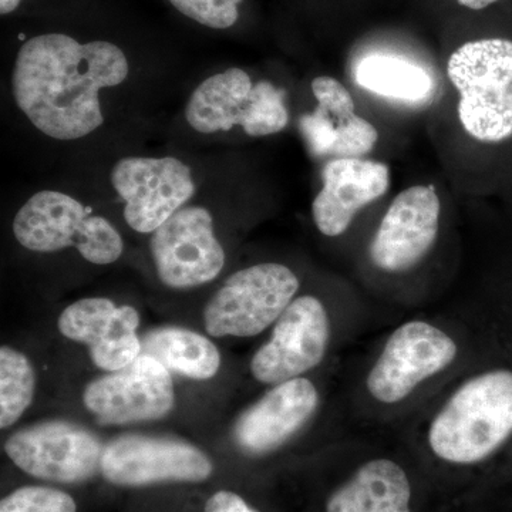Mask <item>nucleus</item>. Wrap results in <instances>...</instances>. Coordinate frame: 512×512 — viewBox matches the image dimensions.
Wrapping results in <instances>:
<instances>
[{"mask_svg":"<svg viewBox=\"0 0 512 512\" xmlns=\"http://www.w3.org/2000/svg\"><path fill=\"white\" fill-rule=\"evenodd\" d=\"M123 50L63 33L32 37L16 56L13 97L37 130L56 140L89 136L103 124L99 93L127 79Z\"/></svg>","mask_w":512,"mask_h":512,"instance_id":"f257e3e1","label":"nucleus"},{"mask_svg":"<svg viewBox=\"0 0 512 512\" xmlns=\"http://www.w3.org/2000/svg\"><path fill=\"white\" fill-rule=\"evenodd\" d=\"M512 434V372L493 370L467 380L434 417L431 450L454 464L480 463Z\"/></svg>","mask_w":512,"mask_h":512,"instance_id":"f03ea898","label":"nucleus"},{"mask_svg":"<svg viewBox=\"0 0 512 512\" xmlns=\"http://www.w3.org/2000/svg\"><path fill=\"white\" fill-rule=\"evenodd\" d=\"M460 94L461 126L483 143L512 137V42L481 39L458 47L447 64Z\"/></svg>","mask_w":512,"mask_h":512,"instance_id":"7ed1b4c3","label":"nucleus"},{"mask_svg":"<svg viewBox=\"0 0 512 512\" xmlns=\"http://www.w3.org/2000/svg\"><path fill=\"white\" fill-rule=\"evenodd\" d=\"M13 234L33 252H56L74 247L86 261L109 265L123 254L119 231L90 208L59 191H40L16 214Z\"/></svg>","mask_w":512,"mask_h":512,"instance_id":"20e7f679","label":"nucleus"},{"mask_svg":"<svg viewBox=\"0 0 512 512\" xmlns=\"http://www.w3.org/2000/svg\"><path fill=\"white\" fill-rule=\"evenodd\" d=\"M185 117L198 133L239 126L251 137L279 133L289 121L284 90L265 80L254 84L238 67L204 80L191 94Z\"/></svg>","mask_w":512,"mask_h":512,"instance_id":"39448f33","label":"nucleus"},{"mask_svg":"<svg viewBox=\"0 0 512 512\" xmlns=\"http://www.w3.org/2000/svg\"><path fill=\"white\" fill-rule=\"evenodd\" d=\"M299 289L285 265L259 264L229 276L204 311L205 329L214 338H251L281 318Z\"/></svg>","mask_w":512,"mask_h":512,"instance_id":"423d86ee","label":"nucleus"},{"mask_svg":"<svg viewBox=\"0 0 512 512\" xmlns=\"http://www.w3.org/2000/svg\"><path fill=\"white\" fill-rule=\"evenodd\" d=\"M111 184L126 202L124 218L140 234L157 231L195 192L191 168L174 157H127L114 165Z\"/></svg>","mask_w":512,"mask_h":512,"instance_id":"0eeeda50","label":"nucleus"},{"mask_svg":"<svg viewBox=\"0 0 512 512\" xmlns=\"http://www.w3.org/2000/svg\"><path fill=\"white\" fill-rule=\"evenodd\" d=\"M457 345L443 330L421 320L404 323L387 340L367 376V390L379 402H402L424 380L454 362Z\"/></svg>","mask_w":512,"mask_h":512,"instance_id":"6e6552de","label":"nucleus"},{"mask_svg":"<svg viewBox=\"0 0 512 512\" xmlns=\"http://www.w3.org/2000/svg\"><path fill=\"white\" fill-rule=\"evenodd\" d=\"M10 460L29 476L56 483H79L101 470L104 448L89 430L46 421L16 431L5 444Z\"/></svg>","mask_w":512,"mask_h":512,"instance_id":"1a4fd4ad","label":"nucleus"},{"mask_svg":"<svg viewBox=\"0 0 512 512\" xmlns=\"http://www.w3.org/2000/svg\"><path fill=\"white\" fill-rule=\"evenodd\" d=\"M101 474L111 484L201 483L212 474L207 454L168 437L121 436L104 447Z\"/></svg>","mask_w":512,"mask_h":512,"instance_id":"9d476101","label":"nucleus"},{"mask_svg":"<svg viewBox=\"0 0 512 512\" xmlns=\"http://www.w3.org/2000/svg\"><path fill=\"white\" fill-rule=\"evenodd\" d=\"M153 234L151 254L168 288H197L221 274L225 252L215 237L211 212L205 208H181Z\"/></svg>","mask_w":512,"mask_h":512,"instance_id":"9b49d317","label":"nucleus"},{"mask_svg":"<svg viewBox=\"0 0 512 512\" xmlns=\"http://www.w3.org/2000/svg\"><path fill=\"white\" fill-rule=\"evenodd\" d=\"M83 400L103 424L163 419L174 406L173 379L167 367L141 353L130 365L90 383Z\"/></svg>","mask_w":512,"mask_h":512,"instance_id":"f8f14e48","label":"nucleus"},{"mask_svg":"<svg viewBox=\"0 0 512 512\" xmlns=\"http://www.w3.org/2000/svg\"><path fill=\"white\" fill-rule=\"evenodd\" d=\"M330 323L315 296H301L276 320L271 339L252 357L258 382L279 384L296 379L322 362L329 345Z\"/></svg>","mask_w":512,"mask_h":512,"instance_id":"ddd939ff","label":"nucleus"},{"mask_svg":"<svg viewBox=\"0 0 512 512\" xmlns=\"http://www.w3.org/2000/svg\"><path fill=\"white\" fill-rule=\"evenodd\" d=\"M440 211L433 187L416 185L400 192L370 245L373 264L387 272L409 271L419 264L436 242Z\"/></svg>","mask_w":512,"mask_h":512,"instance_id":"4468645a","label":"nucleus"},{"mask_svg":"<svg viewBox=\"0 0 512 512\" xmlns=\"http://www.w3.org/2000/svg\"><path fill=\"white\" fill-rule=\"evenodd\" d=\"M138 323L140 316L133 306H116L106 298H86L64 309L59 330L67 339L89 346L99 369L116 372L141 355Z\"/></svg>","mask_w":512,"mask_h":512,"instance_id":"2eb2a0df","label":"nucleus"},{"mask_svg":"<svg viewBox=\"0 0 512 512\" xmlns=\"http://www.w3.org/2000/svg\"><path fill=\"white\" fill-rule=\"evenodd\" d=\"M318 404V390L311 380L296 377L276 384L238 417L234 439L248 454L274 451L305 426Z\"/></svg>","mask_w":512,"mask_h":512,"instance_id":"dca6fc26","label":"nucleus"},{"mask_svg":"<svg viewBox=\"0 0 512 512\" xmlns=\"http://www.w3.org/2000/svg\"><path fill=\"white\" fill-rule=\"evenodd\" d=\"M323 187L312 204L313 221L326 237H339L357 212L386 194L389 168L362 158H335L323 168Z\"/></svg>","mask_w":512,"mask_h":512,"instance_id":"f3484780","label":"nucleus"},{"mask_svg":"<svg viewBox=\"0 0 512 512\" xmlns=\"http://www.w3.org/2000/svg\"><path fill=\"white\" fill-rule=\"evenodd\" d=\"M412 487L399 464L372 460L330 495L326 512H412Z\"/></svg>","mask_w":512,"mask_h":512,"instance_id":"a211bd4d","label":"nucleus"},{"mask_svg":"<svg viewBox=\"0 0 512 512\" xmlns=\"http://www.w3.org/2000/svg\"><path fill=\"white\" fill-rule=\"evenodd\" d=\"M141 353L158 360L168 370L195 380L217 375L221 355L217 346L200 333L183 328L151 330L141 342Z\"/></svg>","mask_w":512,"mask_h":512,"instance_id":"6ab92c4d","label":"nucleus"},{"mask_svg":"<svg viewBox=\"0 0 512 512\" xmlns=\"http://www.w3.org/2000/svg\"><path fill=\"white\" fill-rule=\"evenodd\" d=\"M313 94L322 111L338 130L333 156L335 158H360L375 147L377 130L372 123L356 116L355 101L349 90L332 77H316L312 82Z\"/></svg>","mask_w":512,"mask_h":512,"instance_id":"aec40b11","label":"nucleus"},{"mask_svg":"<svg viewBox=\"0 0 512 512\" xmlns=\"http://www.w3.org/2000/svg\"><path fill=\"white\" fill-rule=\"evenodd\" d=\"M356 83L367 92L387 99L423 101L433 92L430 74L409 60L375 53L363 57L357 64Z\"/></svg>","mask_w":512,"mask_h":512,"instance_id":"412c9836","label":"nucleus"},{"mask_svg":"<svg viewBox=\"0 0 512 512\" xmlns=\"http://www.w3.org/2000/svg\"><path fill=\"white\" fill-rule=\"evenodd\" d=\"M36 376L28 357L0 349V427L8 429L26 412L35 394Z\"/></svg>","mask_w":512,"mask_h":512,"instance_id":"4be33fe9","label":"nucleus"},{"mask_svg":"<svg viewBox=\"0 0 512 512\" xmlns=\"http://www.w3.org/2000/svg\"><path fill=\"white\" fill-rule=\"evenodd\" d=\"M0 512H76V503L56 488L23 487L3 498Z\"/></svg>","mask_w":512,"mask_h":512,"instance_id":"5701e85b","label":"nucleus"},{"mask_svg":"<svg viewBox=\"0 0 512 512\" xmlns=\"http://www.w3.org/2000/svg\"><path fill=\"white\" fill-rule=\"evenodd\" d=\"M184 16L211 29H228L237 23L242 0H170Z\"/></svg>","mask_w":512,"mask_h":512,"instance_id":"b1692460","label":"nucleus"},{"mask_svg":"<svg viewBox=\"0 0 512 512\" xmlns=\"http://www.w3.org/2000/svg\"><path fill=\"white\" fill-rule=\"evenodd\" d=\"M205 512H258L244 498L231 491H218L205 505Z\"/></svg>","mask_w":512,"mask_h":512,"instance_id":"393cba45","label":"nucleus"},{"mask_svg":"<svg viewBox=\"0 0 512 512\" xmlns=\"http://www.w3.org/2000/svg\"><path fill=\"white\" fill-rule=\"evenodd\" d=\"M461 6H466L468 9L481 10L488 8V6L497 3L498 0H457Z\"/></svg>","mask_w":512,"mask_h":512,"instance_id":"a878e982","label":"nucleus"},{"mask_svg":"<svg viewBox=\"0 0 512 512\" xmlns=\"http://www.w3.org/2000/svg\"><path fill=\"white\" fill-rule=\"evenodd\" d=\"M22 0H0V13L2 15H8V13H12L13 10L18 8Z\"/></svg>","mask_w":512,"mask_h":512,"instance_id":"bb28decb","label":"nucleus"}]
</instances>
